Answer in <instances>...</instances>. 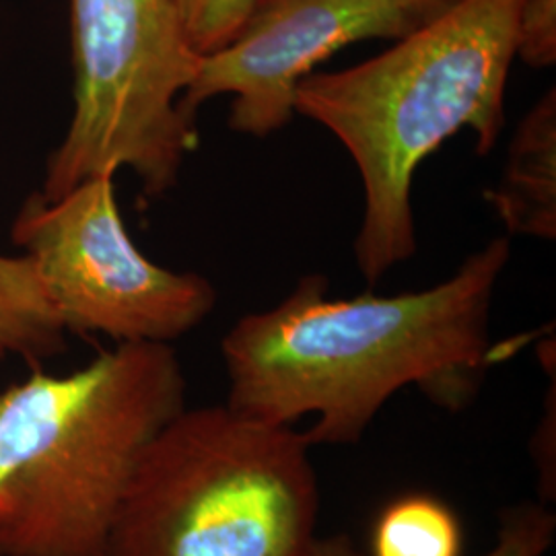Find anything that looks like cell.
<instances>
[{
	"label": "cell",
	"mask_w": 556,
	"mask_h": 556,
	"mask_svg": "<svg viewBox=\"0 0 556 556\" xmlns=\"http://www.w3.org/2000/svg\"><path fill=\"white\" fill-rule=\"evenodd\" d=\"M511 241L491 239L425 291L328 299V278L301 277L270 309L248 314L220 342L227 406L270 425L316 415L312 445H353L381 406L415 386L464 410L497 361L489 318Z\"/></svg>",
	"instance_id": "6da1fadb"
},
{
	"label": "cell",
	"mask_w": 556,
	"mask_h": 556,
	"mask_svg": "<svg viewBox=\"0 0 556 556\" xmlns=\"http://www.w3.org/2000/svg\"><path fill=\"white\" fill-rule=\"evenodd\" d=\"M523 0H462L392 48L299 83L295 112L321 124L351 153L363 181L355 258L376 285L417 254L413 184L420 163L462 128L489 155L505 126Z\"/></svg>",
	"instance_id": "7a4b0ae2"
},
{
	"label": "cell",
	"mask_w": 556,
	"mask_h": 556,
	"mask_svg": "<svg viewBox=\"0 0 556 556\" xmlns=\"http://www.w3.org/2000/svg\"><path fill=\"white\" fill-rule=\"evenodd\" d=\"M184 408L178 355L157 342L0 392V556H103L140 457Z\"/></svg>",
	"instance_id": "3957f363"
},
{
	"label": "cell",
	"mask_w": 556,
	"mask_h": 556,
	"mask_svg": "<svg viewBox=\"0 0 556 556\" xmlns=\"http://www.w3.org/2000/svg\"><path fill=\"white\" fill-rule=\"evenodd\" d=\"M293 425L184 408L140 457L103 556H303L318 475Z\"/></svg>",
	"instance_id": "277c9868"
},
{
	"label": "cell",
	"mask_w": 556,
	"mask_h": 556,
	"mask_svg": "<svg viewBox=\"0 0 556 556\" xmlns=\"http://www.w3.org/2000/svg\"><path fill=\"white\" fill-rule=\"evenodd\" d=\"M75 108L52 151L41 197L130 169L149 199L178 184L197 149L181 98L199 71L174 0H66Z\"/></svg>",
	"instance_id": "5b68a950"
},
{
	"label": "cell",
	"mask_w": 556,
	"mask_h": 556,
	"mask_svg": "<svg viewBox=\"0 0 556 556\" xmlns=\"http://www.w3.org/2000/svg\"><path fill=\"white\" fill-rule=\"evenodd\" d=\"M60 324L75 334L172 344L208 318V278L147 258L119 215L114 176L85 179L56 200L34 197L13 227Z\"/></svg>",
	"instance_id": "8992f818"
},
{
	"label": "cell",
	"mask_w": 556,
	"mask_h": 556,
	"mask_svg": "<svg viewBox=\"0 0 556 556\" xmlns=\"http://www.w3.org/2000/svg\"><path fill=\"white\" fill-rule=\"evenodd\" d=\"M415 27L392 0H256L238 34L213 54L181 98L200 103L231 96L229 128L266 139L291 124L301 80L338 50L367 40H400Z\"/></svg>",
	"instance_id": "52a82bcc"
},
{
	"label": "cell",
	"mask_w": 556,
	"mask_h": 556,
	"mask_svg": "<svg viewBox=\"0 0 556 556\" xmlns=\"http://www.w3.org/2000/svg\"><path fill=\"white\" fill-rule=\"evenodd\" d=\"M486 202L511 236L556 238V91L551 87L517 124L498 186Z\"/></svg>",
	"instance_id": "ba28073f"
},
{
	"label": "cell",
	"mask_w": 556,
	"mask_h": 556,
	"mask_svg": "<svg viewBox=\"0 0 556 556\" xmlns=\"http://www.w3.org/2000/svg\"><path fill=\"white\" fill-rule=\"evenodd\" d=\"M64 338L31 260L0 254V357L17 355L38 365L64 351Z\"/></svg>",
	"instance_id": "9c48e42d"
},
{
	"label": "cell",
	"mask_w": 556,
	"mask_h": 556,
	"mask_svg": "<svg viewBox=\"0 0 556 556\" xmlns=\"http://www.w3.org/2000/svg\"><path fill=\"white\" fill-rule=\"evenodd\" d=\"M371 548L374 556H459V521L439 498L406 495L381 511Z\"/></svg>",
	"instance_id": "30bf717a"
},
{
	"label": "cell",
	"mask_w": 556,
	"mask_h": 556,
	"mask_svg": "<svg viewBox=\"0 0 556 556\" xmlns=\"http://www.w3.org/2000/svg\"><path fill=\"white\" fill-rule=\"evenodd\" d=\"M186 38L200 56L231 40L256 0H174Z\"/></svg>",
	"instance_id": "8fae6325"
},
{
	"label": "cell",
	"mask_w": 556,
	"mask_h": 556,
	"mask_svg": "<svg viewBox=\"0 0 556 556\" xmlns=\"http://www.w3.org/2000/svg\"><path fill=\"white\" fill-rule=\"evenodd\" d=\"M556 517L546 505L521 503L501 511L497 544L484 556H542L555 542Z\"/></svg>",
	"instance_id": "7c38bea8"
},
{
	"label": "cell",
	"mask_w": 556,
	"mask_h": 556,
	"mask_svg": "<svg viewBox=\"0 0 556 556\" xmlns=\"http://www.w3.org/2000/svg\"><path fill=\"white\" fill-rule=\"evenodd\" d=\"M516 59L534 68L556 62V0H523L519 9Z\"/></svg>",
	"instance_id": "4fadbf2b"
},
{
	"label": "cell",
	"mask_w": 556,
	"mask_h": 556,
	"mask_svg": "<svg viewBox=\"0 0 556 556\" xmlns=\"http://www.w3.org/2000/svg\"><path fill=\"white\" fill-rule=\"evenodd\" d=\"M413 27L427 25L452 11L462 0H392Z\"/></svg>",
	"instance_id": "5bb4252c"
},
{
	"label": "cell",
	"mask_w": 556,
	"mask_h": 556,
	"mask_svg": "<svg viewBox=\"0 0 556 556\" xmlns=\"http://www.w3.org/2000/svg\"><path fill=\"white\" fill-rule=\"evenodd\" d=\"M303 556H361L353 540L344 534L316 538Z\"/></svg>",
	"instance_id": "9a60e30c"
}]
</instances>
